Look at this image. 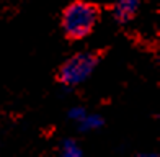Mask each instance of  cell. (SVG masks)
Returning a JSON list of instances; mask_svg holds the SVG:
<instances>
[{"label":"cell","instance_id":"cell-1","mask_svg":"<svg viewBox=\"0 0 160 157\" xmlns=\"http://www.w3.org/2000/svg\"><path fill=\"white\" fill-rule=\"evenodd\" d=\"M105 7L90 0H72L61 12V30L65 41L77 43L95 31Z\"/></svg>","mask_w":160,"mask_h":157},{"label":"cell","instance_id":"cell-3","mask_svg":"<svg viewBox=\"0 0 160 157\" xmlns=\"http://www.w3.org/2000/svg\"><path fill=\"white\" fill-rule=\"evenodd\" d=\"M113 18L119 25L131 23L139 13V0H118L113 5H110Z\"/></svg>","mask_w":160,"mask_h":157},{"label":"cell","instance_id":"cell-2","mask_svg":"<svg viewBox=\"0 0 160 157\" xmlns=\"http://www.w3.org/2000/svg\"><path fill=\"white\" fill-rule=\"evenodd\" d=\"M110 46H105L90 49V51L75 53L54 70V82L64 85V87H75V85L85 82L93 70L100 66V62L110 54Z\"/></svg>","mask_w":160,"mask_h":157}]
</instances>
